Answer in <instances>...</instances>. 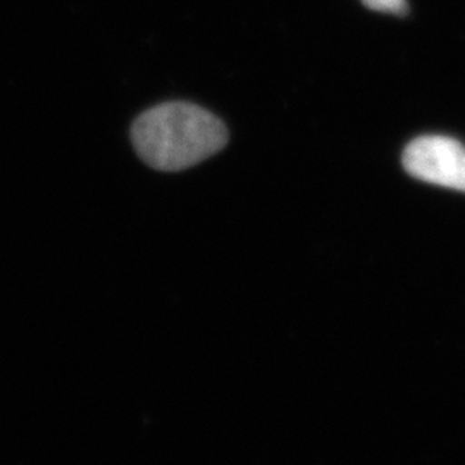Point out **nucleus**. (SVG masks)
<instances>
[{
	"mask_svg": "<svg viewBox=\"0 0 465 465\" xmlns=\"http://www.w3.org/2000/svg\"><path fill=\"white\" fill-rule=\"evenodd\" d=\"M362 4L372 11L395 16H405L409 13L407 0H362Z\"/></svg>",
	"mask_w": 465,
	"mask_h": 465,
	"instance_id": "3",
	"label": "nucleus"
},
{
	"mask_svg": "<svg viewBox=\"0 0 465 465\" xmlns=\"http://www.w3.org/2000/svg\"><path fill=\"white\" fill-rule=\"evenodd\" d=\"M401 163L416 180L465 192V147L453 138H416L403 150Z\"/></svg>",
	"mask_w": 465,
	"mask_h": 465,
	"instance_id": "2",
	"label": "nucleus"
},
{
	"mask_svg": "<svg viewBox=\"0 0 465 465\" xmlns=\"http://www.w3.org/2000/svg\"><path fill=\"white\" fill-rule=\"evenodd\" d=\"M228 128L213 113L188 102H167L134 123L132 142L143 163L159 171L195 166L224 149Z\"/></svg>",
	"mask_w": 465,
	"mask_h": 465,
	"instance_id": "1",
	"label": "nucleus"
}]
</instances>
